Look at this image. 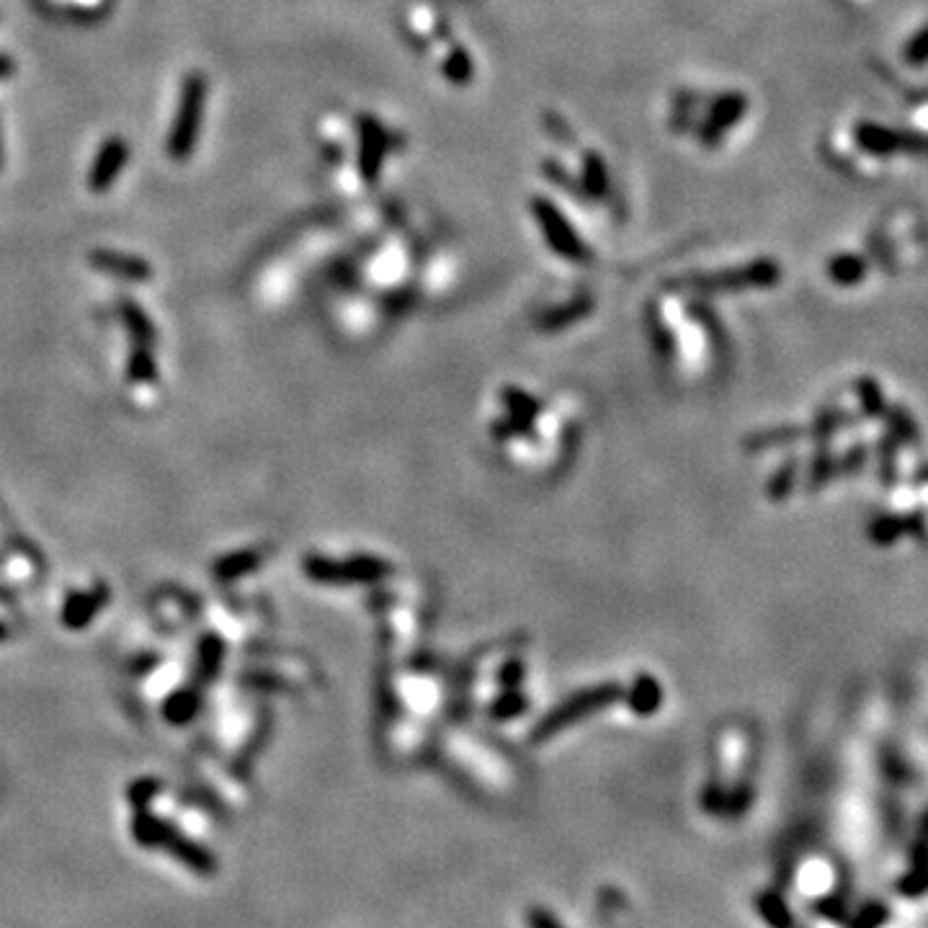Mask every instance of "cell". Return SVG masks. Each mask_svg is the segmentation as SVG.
<instances>
[{
  "instance_id": "cell-1",
  "label": "cell",
  "mask_w": 928,
  "mask_h": 928,
  "mask_svg": "<svg viewBox=\"0 0 928 928\" xmlns=\"http://www.w3.org/2000/svg\"><path fill=\"white\" fill-rule=\"evenodd\" d=\"M209 98V80L202 73H189L181 83V93H178V106L173 114L171 132L165 140V150L168 158L181 163L189 160L196 150L199 142V132H202V119H204V106Z\"/></svg>"
},
{
  "instance_id": "cell-2",
  "label": "cell",
  "mask_w": 928,
  "mask_h": 928,
  "mask_svg": "<svg viewBox=\"0 0 928 928\" xmlns=\"http://www.w3.org/2000/svg\"><path fill=\"white\" fill-rule=\"evenodd\" d=\"M856 145L869 155H928V137L913 135V132H900V129L882 127L874 122H861L854 132Z\"/></svg>"
},
{
  "instance_id": "cell-3",
  "label": "cell",
  "mask_w": 928,
  "mask_h": 928,
  "mask_svg": "<svg viewBox=\"0 0 928 928\" xmlns=\"http://www.w3.org/2000/svg\"><path fill=\"white\" fill-rule=\"evenodd\" d=\"M129 163V142L124 137H109L104 145L98 147L93 158L91 171H88V189L93 194H106L114 186V181L122 176V171Z\"/></svg>"
},
{
  "instance_id": "cell-4",
  "label": "cell",
  "mask_w": 928,
  "mask_h": 928,
  "mask_svg": "<svg viewBox=\"0 0 928 928\" xmlns=\"http://www.w3.org/2000/svg\"><path fill=\"white\" fill-rule=\"evenodd\" d=\"M91 266L96 271H104V274L116 276V279L124 281L153 279V266L147 261H142V258L137 256H129V253L106 251V248H98V251L91 253Z\"/></svg>"
},
{
  "instance_id": "cell-5",
  "label": "cell",
  "mask_w": 928,
  "mask_h": 928,
  "mask_svg": "<svg viewBox=\"0 0 928 928\" xmlns=\"http://www.w3.org/2000/svg\"><path fill=\"white\" fill-rule=\"evenodd\" d=\"M119 307H122V318H124V323L129 325V330H132L137 338L153 341V323L147 320L145 312H142L135 302H129V300H124Z\"/></svg>"
},
{
  "instance_id": "cell-6",
  "label": "cell",
  "mask_w": 928,
  "mask_h": 928,
  "mask_svg": "<svg viewBox=\"0 0 928 928\" xmlns=\"http://www.w3.org/2000/svg\"><path fill=\"white\" fill-rule=\"evenodd\" d=\"M903 57L910 68H923V65H928V24L918 31L916 37L910 39Z\"/></svg>"
},
{
  "instance_id": "cell-7",
  "label": "cell",
  "mask_w": 928,
  "mask_h": 928,
  "mask_svg": "<svg viewBox=\"0 0 928 928\" xmlns=\"http://www.w3.org/2000/svg\"><path fill=\"white\" fill-rule=\"evenodd\" d=\"M831 271L838 281H856L864 274V261L856 256H838L836 261H833Z\"/></svg>"
},
{
  "instance_id": "cell-8",
  "label": "cell",
  "mask_w": 928,
  "mask_h": 928,
  "mask_svg": "<svg viewBox=\"0 0 928 928\" xmlns=\"http://www.w3.org/2000/svg\"><path fill=\"white\" fill-rule=\"evenodd\" d=\"M11 75H16V60L6 52H0V80L11 78Z\"/></svg>"
},
{
  "instance_id": "cell-9",
  "label": "cell",
  "mask_w": 928,
  "mask_h": 928,
  "mask_svg": "<svg viewBox=\"0 0 928 928\" xmlns=\"http://www.w3.org/2000/svg\"><path fill=\"white\" fill-rule=\"evenodd\" d=\"M3 163H6V145H3V119H0V171H3Z\"/></svg>"
}]
</instances>
